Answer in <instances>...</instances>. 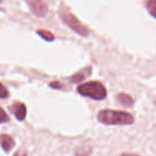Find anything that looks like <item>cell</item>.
<instances>
[{"instance_id":"cell-1","label":"cell","mask_w":156,"mask_h":156,"mask_svg":"<svg viewBox=\"0 0 156 156\" xmlns=\"http://www.w3.org/2000/svg\"><path fill=\"white\" fill-rule=\"evenodd\" d=\"M97 117L100 123L105 125H131L134 123L133 116L124 111L102 110Z\"/></svg>"},{"instance_id":"cell-2","label":"cell","mask_w":156,"mask_h":156,"mask_svg":"<svg viewBox=\"0 0 156 156\" xmlns=\"http://www.w3.org/2000/svg\"><path fill=\"white\" fill-rule=\"evenodd\" d=\"M77 91L84 97L94 100H103L107 97V90L102 83L98 81H91L82 84L77 88Z\"/></svg>"},{"instance_id":"cell-3","label":"cell","mask_w":156,"mask_h":156,"mask_svg":"<svg viewBox=\"0 0 156 156\" xmlns=\"http://www.w3.org/2000/svg\"><path fill=\"white\" fill-rule=\"evenodd\" d=\"M59 15L63 22L76 33L79 34L82 37H87L89 34V30L88 27L85 24H82L79 21V18H76L66 8L61 7L59 9Z\"/></svg>"},{"instance_id":"cell-4","label":"cell","mask_w":156,"mask_h":156,"mask_svg":"<svg viewBox=\"0 0 156 156\" xmlns=\"http://www.w3.org/2000/svg\"><path fill=\"white\" fill-rule=\"evenodd\" d=\"M30 10L38 17H44L48 12V7L44 0H25Z\"/></svg>"},{"instance_id":"cell-5","label":"cell","mask_w":156,"mask_h":156,"mask_svg":"<svg viewBox=\"0 0 156 156\" xmlns=\"http://www.w3.org/2000/svg\"><path fill=\"white\" fill-rule=\"evenodd\" d=\"M11 111L15 116L17 120L22 121L25 119L27 115V108L22 102H16L11 107Z\"/></svg>"},{"instance_id":"cell-6","label":"cell","mask_w":156,"mask_h":156,"mask_svg":"<svg viewBox=\"0 0 156 156\" xmlns=\"http://www.w3.org/2000/svg\"><path fill=\"white\" fill-rule=\"evenodd\" d=\"M91 72H92V68H91V66H88L82 69L80 71H79L76 74L73 75L70 78L69 80L73 83H79V82H82L85 79H86L87 78L89 77L91 75Z\"/></svg>"},{"instance_id":"cell-7","label":"cell","mask_w":156,"mask_h":156,"mask_svg":"<svg viewBox=\"0 0 156 156\" xmlns=\"http://www.w3.org/2000/svg\"><path fill=\"white\" fill-rule=\"evenodd\" d=\"M0 143L2 146L3 149L6 152H9L15 147V143L13 139L8 135H2L0 136Z\"/></svg>"},{"instance_id":"cell-8","label":"cell","mask_w":156,"mask_h":156,"mask_svg":"<svg viewBox=\"0 0 156 156\" xmlns=\"http://www.w3.org/2000/svg\"><path fill=\"white\" fill-rule=\"evenodd\" d=\"M117 99L120 105L126 108H132L134 105V101L133 98L126 93H120L117 94Z\"/></svg>"},{"instance_id":"cell-9","label":"cell","mask_w":156,"mask_h":156,"mask_svg":"<svg viewBox=\"0 0 156 156\" xmlns=\"http://www.w3.org/2000/svg\"><path fill=\"white\" fill-rule=\"evenodd\" d=\"M91 148L90 146H81L75 152L76 156H89L91 153Z\"/></svg>"},{"instance_id":"cell-10","label":"cell","mask_w":156,"mask_h":156,"mask_svg":"<svg viewBox=\"0 0 156 156\" xmlns=\"http://www.w3.org/2000/svg\"><path fill=\"white\" fill-rule=\"evenodd\" d=\"M37 33L39 34L40 37L47 41H53L55 39V37L53 34L49 30H38Z\"/></svg>"},{"instance_id":"cell-11","label":"cell","mask_w":156,"mask_h":156,"mask_svg":"<svg viewBox=\"0 0 156 156\" xmlns=\"http://www.w3.org/2000/svg\"><path fill=\"white\" fill-rule=\"evenodd\" d=\"M146 9L152 17L156 18V0H148Z\"/></svg>"},{"instance_id":"cell-12","label":"cell","mask_w":156,"mask_h":156,"mask_svg":"<svg viewBox=\"0 0 156 156\" xmlns=\"http://www.w3.org/2000/svg\"><path fill=\"white\" fill-rule=\"evenodd\" d=\"M50 87L53 88V89H62L63 85L61 82H59V81H54V82H50Z\"/></svg>"},{"instance_id":"cell-13","label":"cell","mask_w":156,"mask_h":156,"mask_svg":"<svg viewBox=\"0 0 156 156\" xmlns=\"http://www.w3.org/2000/svg\"><path fill=\"white\" fill-rule=\"evenodd\" d=\"M9 121V117L2 108H0V123Z\"/></svg>"},{"instance_id":"cell-14","label":"cell","mask_w":156,"mask_h":156,"mask_svg":"<svg viewBox=\"0 0 156 156\" xmlns=\"http://www.w3.org/2000/svg\"><path fill=\"white\" fill-rule=\"evenodd\" d=\"M8 95H9V92H8L7 89L0 84V98H7Z\"/></svg>"},{"instance_id":"cell-15","label":"cell","mask_w":156,"mask_h":156,"mask_svg":"<svg viewBox=\"0 0 156 156\" xmlns=\"http://www.w3.org/2000/svg\"><path fill=\"white\" fill-rule=\"evenodd\" d=\"M120 156H141L140 155H137V154H130V153H123Z\"/></svg>"},{"instance_id":"cell-16","label":"cell","mask_w":156,"mask_h":156,"mask_svg":"<svg viewBox=\"0 0 156 156\" xmlns=\"http://www.w3.org/2000/svg\"><path fill=\"white\" fill-rule=\"evenodd\" d=\"M13 156H27V155L25 153H21L20 152V153H15Z\"/></svg>"},{"instance_id":"cell-17","label":"cell","mask_w":156,"mask_h":156,"mask_svg":"<svg viewBox=\"0 0 156 156\" xmlns=\"http://www.w3.org/2000/svg\"><path fill=\"white\" fill-rule=\"evenodd\" d=\"M155 105H156V101H155Z\"/></svg>"}]
</instances>
